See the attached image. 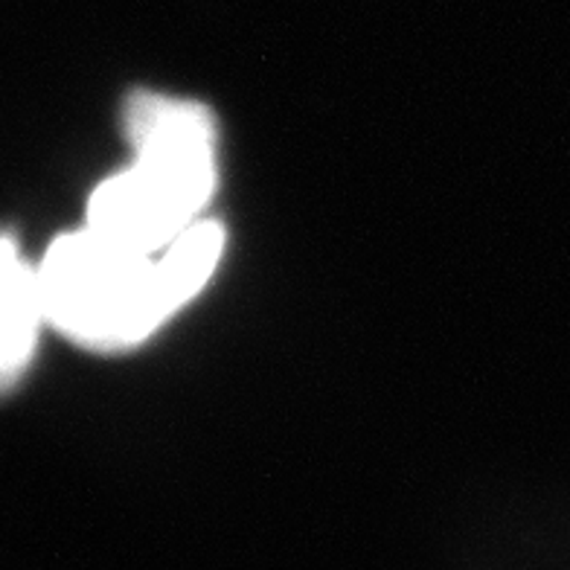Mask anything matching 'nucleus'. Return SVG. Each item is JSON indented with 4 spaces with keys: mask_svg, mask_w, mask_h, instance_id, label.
Returning a JSON list of instances; mask_svg holds the SVG:
<instances>
[{
    "mask_svg": "<svg viewBox=\"0 0 570 570\" xmlns=\"http://www.w3.org/2000/svg\"><path fill=\"white\" fill-rule=\"evenodd\" d=\"M225 254V230L204 218L164 254H140L90 227L50 245L38 268L47 317L97 350L140 344L202 292Z\"/></svg>",
    "mask_w": 570,
    "mask_h": 570,
    "instance_id": "obj_1",
    "label": "nucleus"
},
{
    "mask_svg": "<svg viewBox=\"0 0 570 570\" xmlns=\"http://www.w3.org/2000/svg\"><path fill=\"white\" fill-rule=\"evenodd\" d=\"M207 198L158 166L135 164L102 180L88 204V227L140 254H164L189 227L204 222Z\"/></svg>",
    "mask_w": 570,
    "mask_h": 570,
    "instance_id": "obj_2",
    "label": "nucleus"
},
{
    "mask_svg": "<svg viewBox=\"0 0 570 570\" xmlns=\"http://www.w3.org/2000/svg\"><path fill=\"white\" fill-rule=\"evenodd\" d=\"M126 135L135 160L158 166L210 202L216 193V120L193 99L135 90L126 99Z\"/></svg>",
    "mask_w": 570,
    "mask_h": 570,
    "instance_id": "obj_3",
    "label": "nucleus"
},
{
    "mask_svg": "<svg viewBox=\"0 0 570 570\" xmlns=\"http://www.w3.org/2000/svg\"><path fill=\"white\" fill-rule=\"evenodd\" d=\"M0 285H3L0 288V306H3L0 367H3V382L9 387V384H16L18 375L30 364L32 350H36L38 326H41V317H47L38 268H32L23 259L12 236H7V242H3Z\"/></svg>",
    "mask_w": 570,
    "mask_h": 570,
    "instance_id": "obj_4",
    "label": "nucleus"
}]
</instances>
